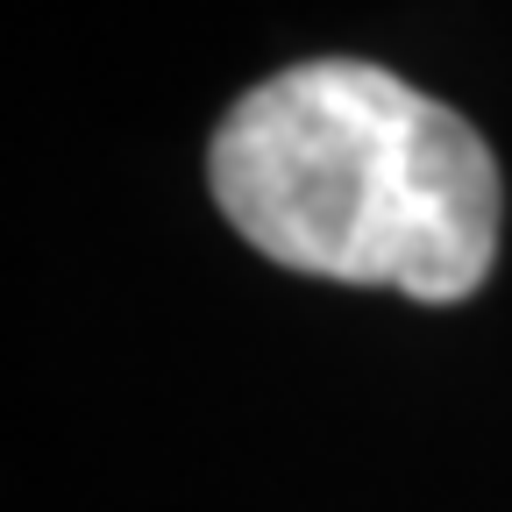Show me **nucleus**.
I'll list each match as a JSON object with an SVG mask.
<instances>
[{
	"mask_svg": "<svg viewBox=\"0 0 512 512\" xmlns=\"http://www.w3.org/2000/svg\"><path fill=\"white\" fill-rule=\"evenodd\" d=\"M207 178L235 235L306 278L456 306L498 256L484 136L363 57H313L249 86L214 128Z\"/></svg>",
	"mask_w": 512,
	"mask_h": 512,
	"instance_id": "obj_1",
	"label": "nucleus"
}]
</instances>
